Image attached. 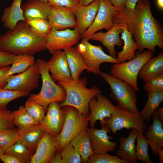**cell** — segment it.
Returning a JSON list of instances; mask_svg holds the SVG:
<instances>
[{
  "instance_id": "6da1fadb",
  "label": "cell",
  "mask_w": 163,
  "mask_h": 163,
  "mask_svg": "<svg viewBox=\"0 0 163 163\" xmlns=\"http://www.w3.org/2000/svg\"><path fill=\"white\" fill-rule=\"evenodd\" d=\"M113 24L123 23L137 43L139 51L145 49L155 53V47L163 49V28L153 16L149 0H138L133 10L125 7L117 10L112 18Z\"/></svg>"
},
{
  "instance_id": "7a4b0ae2",
  "label": "cell",
  "mask_w": 163,
  "mask_h": 163,
  "mask_svg": "<svg viewBox=\"0 0 163 163\" xmlns=\"http://www.w3.org/2000/svg\"><path fill=\"white\" fill-rule=\"evenodd\" d=\"M47 37L34 32L26 21L0 35V49L15 55H34L45 50Z\"/></svg>"
},
{
  "instance_id": "3957f363",
  "label": "cell",
  "mask_w": 163,
  "mask_h": 163,
  "mask_svg": "<svg viewBox=\"0 0 163 163\" xmlns=\"http://www.w3.org/2000/svg\"><path fill=\"white\" fill-rule=\"evenodd\" d=\"M58 84L64 88L66 94L65 100L60 104V107L72 106L87 117L90 113L89 102L101 93L100 89L96 86L90 88H87L88 80L85 78L68 81H59Z\"/></svg>"
},
{
  "instance_id": "277c9868",
  "label": "cell",
  "mask_w": 163,
  "mask_h": 163,
  "mask_svg": "<svg viewBox=\"0 0 163 163\" xmlns=\"http://www.w3.org/2000/svg\"><path fill=\"white\" fill-rule=\"evenodd\" d=\"M47 62L39 58L36 63L38 67L42 80L40 92L37 94H31L29 98L42 106L45 112L49 105L56 101H63L66 97V93L61 86L55 83L49 74Z\"/></svg>"
},
{
  "instance_id": "5b68a950",
  "label": "cell",
  "mask_w": 163,
  "mask_h": 163,
  "mask_svg": "<svg viewBox=\"0 0 163 163\" xmlns=\"http://www.w3.org/2000/svg\"><path fill=\"white\" fill-rule=\"evenodd\" d=\"M66 116L60 132L55 137L57 150L60 151L70 143L83 131L87 129L89 121L75 108L70 106L64 107Z\"/></svg>"
},
{
  "instance_id": "8992f818",
  "label": "cell",
  "mask_w": 163,
  "mask_h": 163,
  "mask_svg": "<svg viewBox=\"0 0 163 163\" xmlns=\"http://www.w3.org/2000/svg\"><path fill=\"white\" fill-rule=\"evenodd\" d=\"M100 75L110 87V96L118 105L134 113H139L136 89L124 80L111 74L101 72Z\"/></svg>"
},
{
  "instance_id": "52a82bcc",
  "label": "cell",
  "mask_w": 163,
  "mask_h": 163,
  "mask_svg": "<svg viewBox=\"0 0 163 163\" xmlns=\"http://www.w3.org/2000/svg\"><path fill=\"white\" fill-rule=\"evenodd\" d=\"M153 55V52L148 50L137 54L133 59L127 62L114 63L111 68V74L120 78L139 90L137 79L139 72L144 64Z\"/></svg>"
},
{
  "instance_id": "ba28073f",
  "label": "cell",
  "mask_w": 163,
  "mask_h": 163,
  "mask_svg": "<svg viewBox=\"0 0 163 163\" xmlns=\"http://www.w3.org/2000/svg\"><path fill=\"white\" fill-rule=\"evenodd\" d=\"M103 123L108 126L113 134L123 129L136 128L143 133L147 128L139 113H134L117 105L110 118Z\"/></svg>"
},
{
  "instance_id": "9c48e42d",
  "label": "cell",
  "mask_w": 163,
  "mask_h": 163,
  "mask_svg": "<svg viewBox=\"0 0 163 163\" xmlns=\"http://www.w3.org/2000/svg\"><path fill=\"white\" fill-rule=\"evenodd\" d=\"M81 42L76 47L82 55L89 68V72L100 75L101 72L100 66L102 63H120L115 58L104 53L101 46L92 44L88 40L82 39Z\"/></svg>"
},
{
  "instance_id": "30bf717a",
  "label": "cell",
  "mask_w": 163,
  "mask_h": 163,
  "mask_svg": "<svg viewBox=\"0 0 163 163\" xmlns=\"http://www.w3.org/2000/svg\"><path fill=\"white\" fill-rule=\"evenodd\" d=\"M40 78V73L36 63L22 72L6 77V84L3 88L30 94L38 87Z\"/></svg>"
},
{
  "instance_id": "8fae6325",
  "label": "cell",
  "mask_w": 163,
  "mask_h": 163,
  "mask_svg": "<svg viewBox=\"0 0 163 163\" xmlns=\"http://www.w3.org/2000/svg\"><path fill=\"white\" fill-rule=\"evenodd\" d=\"M81 37L76 26L73 30H58L52 27L46 37V48L52 53L57 50H64L77 44Z\"/></svg>"
},
{
  "instance_id": "7c38bea8",
  "label": "cell",
  "mask_w": 163,
  "mask_h": 163,
  "mask_svg": "<svg viewBox=\"0 0 163 163\" xmlns=\"http://www.w3.org/2000/svg\"><path fill=\"white\" fill-rule=\"evenodd\" d=\"M119 10L114 6L110 0H100L98 11L95 19L91 26L81 37L82 39H87L98 31L105 29L108 31L113 25V17Z\"/></svg>"
},
{
  "instance_id": "4fadbf2b",
  "label": "cell",
  "mask_w": 163,
  "mask_h": 163,
  "mask_svg": "<svg viewBox=\"0 0 163 163\" xmlns=\"http://www.w3.org/2000/svg\"><path fill=\"white\" fill-rule=\"evenodd\" d=\"M89 108L90 113L87 118L90 122V128H93L97 120L103 122L105 118H110L114 111L115 106L100 93L91 100Z\"/></svg>"
},
{
  "instance_id": "5bb4252c",
  "label": "cell",
  "mask_w": 163,
  "mask_h": 163,
  "mask_svg": "<svg viewBox=\"0 0 163 163\" xmlns=\"http://www.w3.org/2000/svg\"><path fill=\"white\" fill-rule=\"evenodd\" d=\"M100 123L101 129L88 128L87 130L94 153L103 154L114 151L117 143L110 140L113 137L107 135L111 132L109 128L103 123Z\"/></svg>"
},
{
  "instance_id": "9a60e30c",
  "label": "cell",
  "mask_w": 163,
  "mask_h": 163,
  "mask_svg": "<svg viewBox=\"0 0 163 163\" xmlns=\"http://www.w3.org/2000/svg\"><path fill=\"white\" fill-rule=\"evenodd\" d=\"M47 112L40 123L46 131L54 137L57 136L62 129L66 113L64 107H61L58 101L50 103L48 106Z\"/></svg>"
},
{
  "instance_id": "2e32d148",
  "label": "cell",
  "mask_w": 163,
  "mask_h": 163,
  "mask_svg": "<svg viewBox=\"0 0 163 163\" xmlns=\"http://www.w3.org/2000/svg\"><path fill=\"white\" fill-rule=\"evenodd\" d=\"M48 21L52 27L62 30L77 26L76 18L72 8L50 5Z\"/></svg>"
},
{
  "instance_id": "e0dca14e",
  "label": "cell",
  "mask_w": 163,
  "mask_h": 163,
  "mask_svg": "<svg viewBox=\"0 0 163 163\" xmlns=\"http://www.w3.org/2000/svg\"><path fill=\"white\" fill-rule=\"evenodd\" d=\"M52 54L51 58L46 62L53 80L55 82L72 80L67 57L64 51L57 50Z\"/></svg>"
},
{
  "instance_id": "ac0fdd59",
  "label": "cell",
  "mask_w": 163,
  "mask_h": 163,
  "mask_svg": "<svg viewBox=\"0 0 163 163\" xmlns=\"http://www.w3.org/2000/svg\"><path fill=\"white\" fill-rule=\"evenodd\" d=\"M122 31L123 30L120 24L116 23L107 32L95 33L90 36L87 40L100 42L107 49L110 55L116 58L117 52L115 46H120L123 45V42L120 37V34Z\"/></svg>"
},
{
  "instance_id": "d6986e66",
  "label": "cell",
  "mask_w": 163,
  "mask_h": 163,
  "mask_svg": "<svg viewBox=\"0 0 163 163\" xmlns=\"http://www.w3.org/2000/svg\"><path fill=\"white\" fill-rule=\"evenodd\" d=\"M57 150L55 137L45 131L32 156L30 163H49Z\"/></svg>"
},
{
  "instance_id": "ffe728a7",
  "label": "cell",
  "mask_w": 163,
  "mask_h": 163,
  "mask_svg": "<svg viewBox=\"0 0 163 163\" xmlns=\"http://www.w3.org/2000/svg\"><path fill=\"white\" fill-rule=\"evenodd\" d=\"M100 0H95L90 4L82 6L79 4L73 8L78 27L81 36L91 26L97 13Z\"/></svg>"
},
{
  "instance_id": "44dd1931",
  "label": "cell",
  "mask_w": 163,
  "mask_h": 163,
  "mask_svg": "<svg viewBox=\"0 0 163 163\" xmlns=\"http://www.w3.org/2000/svg\"><path fill=\"white\" fill-rule=\"evenodd\" d=\"M138 131L137 129L133 128L127 137L122 136L119 139V146L115 154L128 163H135L137 161L135 143Z\"/></svg>"
},
{
  "instance_id": "7402d4cb",
  "label": "cell",
  "mask_w": 163,
  "mask_h": 163,
  "mask_svg": "<svg viewBox=\"0 0 163 163\" xmlns=\"http://www.w3.org/2000/svg\"><path fill=\"white\" fill-rule=\"evenodd\" d=\"M152 117L153 122L145 133L152 151L156 155L163 147V124L154 114Z\"/></svg>"
},
{
  "instance_id": "603a6c76",
  "label": "cell",
  "mask_w": 163,
  "mask_h": 163,
  "mask_svg": "<svg viewBox=\"0 0 163 163\" xmlns=\"http://www.w3.org/2000/svg\"><path fill=\"white\" fill-rule=\"evenodd\" d=\"M72 79L79 78L81 74L86 70L88 72L89 68L84 58L76 47H72L64 50Z\"/></svg>"
},
{
  "instance_id": "cb8c5ba5",
  "label": "cell",
  "mask_w": 163,
  "mask_h": 163,
  "mask_svg": "<svg viewBox=\"0 0 163 163\" xmlns=\"http://www.w3.org/2000/svg\"><path fill=\"white\" fill-rule=\"evenodd\" d=\"M26 21L28 19L42 18L48 20L50 5L40 0H29L21 7Z\"/></svg>"
},
{
  "instance_id": "d4e9b609",
  "label": "cell",
  "mask_w": 163,
  "mask_h": 163,
  "mask_svg": "<svg viewBox=\"0 0 163 163\" xmlns=\"http://www.w3.org/2000/svg\"><path fill=\"white\" fill-rule=\"evenodd\" d=\"M119 24L123 30L120 38L123 40L124 44L122 50L120 52H117V55L116 59L122 63L134 58L136 56L135 52L138 49V46L126 26L123 23Z\"/></svg>"
},
{
  "instance_id": "484cf974",
  "label": "cell",
  "mask_w": 163,
  "mask_h": 163,
  "mask_svg": "<svg viewBox=\"0 0 163 163\" xmlns=\"http://www.w3.org/2000/svg\"><path fill=\"white\" fill-rule=\"evenodd\" d=\"M22 0H13L11 5L4 9L1 19L4 27L14 29L20 21H26L21 7Z\"/></svg>"
},
{
  "instance_id": "4316f807",
  "label": "cell",
  "mask_w": 163,
  "mask_h": 163,
  "mask_svg": "<svg viewBox=\"0 0 163 163\" xmlns=\"http://www.w3.org/2000/svg\"><path fill=\"white\" fill-rule=\"evenodd\" d=\"M45 131L40 123L26 129H18V139L28 147L34 150L36 149Z\"/></svg>"
},
{
  "instance_id": "83f0119b",
  "label": "cell",
  "mask_w": 163,
  "mask_h": 163,
  "mask_svg": "<svg viewBox=\"0 0 163 163\" xmlns=\"http://www.w3.org/2000/svg\"><path fill=\"white\" fill-rule=\"evenodd\" d=\"M163 74V53L161 52L156 57L152 58L141 69L139 78L144 82Z\"/></svg>"
},
{
  "instance_id": "f1b7e54d",
  "label": "cell",
  "mask_w": 163,
  "mask_h": 163,
  "mask_svg": "<svg viewBox=\"0 0 163 163\" xmlns=\"http://www.w3.org/2000/svg\"><path fill=\"white\" fill-rule=\"evenodd\" d=\"M87 130L82 132L70 143L80 156L82 162L84 163H87L89 158L94 153Z\"/></svg>"
},
{
  "instance_id": "f546056e",
  "label": "cell",
  "mask_w": 163,
  "mask_h": 163,
  "mask_svg": "<svg viewBox=\"0 0 163 163\" xmlns=\"http://www.w3.org/2000/svg\"><path fill=\"white\" fill-rule=\"evenodd\" d=\"M148 98L143 109L139 112L143 120L147 123L163 101V91L148 92Z\"/></svg>"
},
{
  "instance_id": "4dcf8cb0",
  "label": "cell",
  "mask_w": 163,
  "mask_h": 163,
  "mask_svg": "<svg viewBox=\"0 0 163 163\" xmlns=\"http://www.w3.org/2000/svg\"><path fill=\"white\" fill-rule=\"evenodd\" d=\"M36 63L33 55H16L12 61L6 77L16 73H20L26 70L30 66Z\"/></svg>"
},
{
  "instance_id": "1f68e13d",
  "label": "cell",
  "mask_w": 163,
  "mask_h": 163,
  "mask_svg": "<svg viewBox=\"0 0 163 163\" xmlns=\"http://www.w3.org/2000/svg\"><path fill=\"white\" fill-rule=\"evenodd\" d=\"M13 113L14 125L18 129H26L40 123L29 114L24 106H21Z\"/></svg>"
},
{
  "instance_id": "d6a6232c",
  "label": "cell",
  "mask_w": 163,
  "mask_h": 163,
  "mask_svg": "<svg viewBox=\"0 0 163 163\" xmlns=\"http://www.w3.org/2000/svg\"><path fill=\"white\" fill-rule=\"evenodd\" d=\"M33 151L18 139L5 150V154L16 156L19 159L21 163H27L30 161L34 154Z\"/></svg>"
},
{
  "instance_id": "836d02e7",
  "label": "cell",
  "mask_w": 163,
  "mask_h": 163,
  "mask_svg": "<svg viewBox=\"0 0 163 163\" xmlns=\"http://www.w3.org/2000/svg\"><path fill=\"white\" fill-rule=\"evenodd\" d=\"M136 140V155L137 160L145 163H155L149 158L148 153L149 143L141 131H138Z\"/></svg>"
},
{
  "instance_id": "e575fe53",
  "label": "cell",
  "mask_w": 163,
  "mask_h": 163,
  "mask_svg": "<svg viewBox=\"0 0 163 163\" xmlns=\"http://www.w3.org/2000/svg\"><path fill=\"white\" fill-rule=\"evenodd\" d=\"M26 21L34 32L41 36L47 37L52 28L48 20L45 19H28Z\"/></svg>"
},
{
  "instance_id": "d590c367",
  "label": "cell",
  "mask_w": 163,
  "mask_h": 163,
  "mask_svg": "<svg viewBox=\"0 0 163 163\" xmlns=\"http://www.w3.org/2000/svg\"><path fill=\"white\" fill-rule=\"evenodd\" d=\"M29 94V93L25 91L0 88V108H7L8 104L13 100Z\"/></svg>"
},
{
  "instance_id": "8d00e7d4",
  "label": "cell",
  "mask_w": 163,
  "mask_h": 163,
  "mask_svg": "<svg viewBox=\"0 0 163 163\" xmlns=\"http://www.w3.org/2000/svg\"><path fill=\"white\" fill-rule=\"evenodd\" d=\"M19 138L18 129L12 128L0 131V147L5 151Z\"/></svg>"
},
{
  "instance_id": "74e56055",
  "label": "cell",
  "mask_w": 163,
  "mask_h": 163,
  "mask_svg": "<svg viewBox=\"0 0 163 163\" xmlns=\"http://www.w3.org/2000/svg\"><path fill=\"white\" fill-rule=\"evenodd\" d=\"M61 163H80L81 158L70 143L66 145L59 151Z\"/></svg>"
},
{
  "instance_id": "f35d334b",
  "label": "cell",
  "mask_w": 163,
  "mask_h": 163,
  "mask_svg": "<svg viewBox=\"0 0 163 163\" xmlns=\"http://www.w3.org/2000/svg\"><path fill=\"white\" fill-rule=\"evenodd\" d=\"M24 106L29 114L39 122L44 117L45 112L43 107L28 98Z\"/></svg>"
},
{
  "instance_id": "ab89813d",
  "label": "cell",
  "mask_w": 163,
  "mask_h": 163,
  "mask_svg": "<svg viewBox=\"0 0 163 163\" xmlns=\"http://www.w3.org/2000/svg\"><path fill=\"white\" fill-rule=\"evenodd\" d=\"M88 163H128L116 155H112L107 153L103 154L94 153L88 158Z\"/></svg>"
},
{
  "instance_id": "60d3db41",
  "label": "cell",
  "mask_w": 163,
  "mask_h": 163,
  "mask_svg": "<svg viewBox=\"0 0 163 163\" xmlns=\"http://www.w3.org/2000/svg\"><path fill=\"white\" fill-rule=\"evenodd\" d=\"M13 112L0 108V131L14 128Z\"/></svg>"
},
{
  "instance_id": "b9f144b4",
  "label": "cell",
  "mask_w": 163,
  "mask_h": 163,
  "mask_svg": "<svg viewBox=\"0 0 163 163\" xmlns=\"http://www.w3.org/2000/svg\"><path fill=\"white\" fill-rule=\"evenodd\" d=\"M145 82L143 88L147 92L163 91V74Z\"/></svg>"
},
{
  "instance_id": "7bdbcfd3",
  "label": "cell",
  "mask_w": 163,
  "mask_h": 163,
  "mask_svg": "<svg viewBox=\"0 0 163 163\" xmlns=\"http://www.w3.org/2000/svg\"><path fill=\"white\" fill-rule=\"evenodd\" d=\"M48 3L50 5L73 9L79 5V0H49Z\"/></svg>"
},
{
  "instance_id": "ee69618b",
  "label": "cell",
  "mask_w": 163,
  "mask_h": 163,
  "mask_svg": "<svg viewBox=\"0 0 163 163\" xmlns=\"http://www.w3.org/2000/svg\"><path fill=\"white\" fill-rule=\"evenodd\" d=\"M15 55L0 49V66L11 65Z\"/></svg>"
},
{
  "instance_id": "f6af8a7d",
  "label": "cell",
  "mask_w": 163,
  "mask_h": 163,
  "mask_svg": "<svg viewBox=\"0 0 163 163\" xmlns=\"http://www.w3.org/2000/svg\"><path fill=\"white\" fill-rule=\"evenodd\" d=\"M9 65L0 66V88H3L6 84V75L10 68Z\"/></svg>"
},
{
  "instance_id": "bcb514c9",
  "label": "cell",
  "mask_w": 163,
  "mask_h": 163,
  "mask_svg": "<svg viewBox=\"0 0 163 163\" xmlns=\"http://www.w3.org/2000/svg\"><path fill=\"white\" fill-rule=\"evenodd\" d=\"M0 160L4 163H21L18 158L9 154H2L0 156Z\"/></svg>"
},
{
  "instance_id": "7dc6e473",
  "label": "cell",
  "mask_w": 163,
  "mask_h": 163,
  "mask_svg": "<svg viewBox=\"0 0 163 163\" xmlns=\"http://www.w3.org/2000/svg\"><path fill=\"white\" fill-rule=\"evenodd\" d=\"M138 0H126L125 7L127 10H133Z\"/></svg>"
},
{
  "instance_id": "c3c4849f",
  "label": "cell",
  "mask_w": 163,
  "mask_h": 163,
  "mask_svg": "<svg viewBox=\"0 0 163 163\" xmlns=\"http://www.w3.org/2000/svg\"><path fill=\"white\" fill-rule=\"evenodd\" d=\"M110 0L113 5L119 10H120L125 7L126 0Z\"/></svg>"
},
{
  "instance_id": "681fc988",
  "label": "cell",
  "mask_w": 163,
  "mask_h": 163,
  "mask_svg": "<svg viewBox=\"0 0 163 163\" xmlns=\"http://www.w3.org/2000/svg\"><path fill=\"white\" fill-rule=\"evenodd\" d=\"M163 124V107H158L153 113Z\"/></svg>"
},
{
  "instance_id": "f907efd6",
  "label": "cell",
  "mask_w": 163,
  "mask_h": 163,
  "mask_svg": "<svg viewBox=\"0 0 163 163\" xmlns=\"http://www.w3.org/2000/svg\"><path fill=\"white\" fill-rule=\"evenodd\" d=\"M95 0H79V4L81 5H88Z\"/></svg>"
},
{
  "instance_id": "816d5d0a",
  "label": "cell",
  "mask_w": 163,
  "mask_h": 163,
  "mask_svg": "<svg viewBox=\"0 0 163 163\" xmlns=\"http://www.w3.org/2000/svg\"><path fill=\"white\" fill-rule=\"evenodd\" d=\"M157 155H158L159 161L160 163H163V148L159 151Z\"/></svg>"
},
{
  "instance_id": "f5cc1de1",
  "label": "cell",
  "mask_w": 163,
  "mask_h": 163,
  "mask_svg": "<svg viewBox=\"0 0 163 163\" xmlns=\"http://www.w3.org/2000/svg\"><path fill=\"white\" fill-rule=\"evenodd\" d=\"M156 3L157 6L160 9H163V0H157Z\"/></svg>"
},
{
  "instance_id": "db71d44e",
  "label": "cell",
  "mask_w": 163,
  "mask_h": 163,
  "mask_svg": "<svg viewBox=\"0 0 163 163\" xmlns=\"http://www.w3.org/2000/svg\"><path fill=\"white\" fill-rule=\"evenodd\" d=\"M5 151L0 147V156L2 154H5Z\"/></svg>"
},
{
  "instance_id": "11a10c76",
  "label": "cell",
  "mask_w": 163,
  "mask_h": 163,
  "mask_svg": "<svg viewBox=\"0 0 163 163\" xmlns=\"http://www.w3.org/2000/svg\"><path fill=\"white\" fill-rule=\"evenodd\" d=\"M43 2L45 3H48L49 0H40Z\"/></svg>"
}]
</instances>
